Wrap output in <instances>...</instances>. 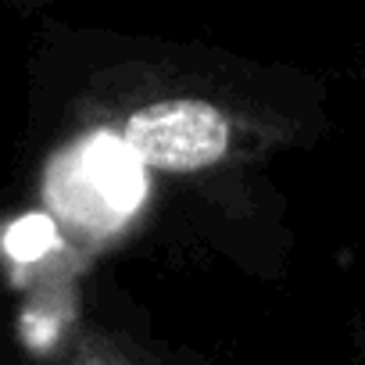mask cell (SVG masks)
I'll list each match as a JSON object with an SVG mask.
<instances>
[{
  "instance_id": "cell-1",
  "label": "cell",
  "mask_w": 365,
  "mask_h": 365,
  "mask_svg": "<svg viewBox=\"0 0 365 365\" xmlns=\"http://www.w3.org/2000/svg\"><path fill=\"white\" fill-rule=\"evenodd\" d=\"M118 143L143 168L194 175L230 161L237 150V118L219 101L168 93L133 108L118 129Z\"/></svg>"
},
{
  "instance_id": "cell-2",
  "label": "cell",
  "mask_w": 365,
  "mask_h": 365,
  "mask_svg": "<svg viewBox=\"0 0 365 365\" xmlns=\"http://www.w3.org/2000/svg\"><path fill=\"white\" fill-rule=\"evenodd\" d=\"M43 226H47V222H36V219H29V222L15 226V230H11V237H8L11 251H15V255H22V258L36 255V247H40V240H43V233H36V230H43Z\"/></svg>"
},
{
  "instance_id": "cell-3",
  "label": "cell",
  "mask_w": 365,
  "mask_h": 365,
  "mask_svg": "<svg viewBox=\"0 0 365 365\" xmlns=\"http://www.w3.org/2000/svg\"><path fill=\"white\" fill-rule=\"evenodd\" d=\"M111 365H125V361H111Z\"/></svg>"
}]
</instances>
